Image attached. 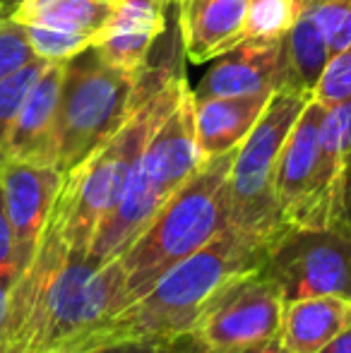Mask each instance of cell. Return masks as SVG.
Returning a JSON list of instances; mask_svg holds the SVG:
<instances>
[{"mask_svg": "<svg viewBox=\"0 0 351 353\" xmlns=\"http://www.w3.org/2000/svg\"><path fill=\"white\" fill-rule=\"evenodd\" d=\"M281 312L284 296L258 267L217 288L192 334L212 353H239L279 336Z\"/></svg>", "mask_w": 351, "mask_h": 353, "instance_id": "8", "label": "cell"}, {"mask_svg": "<svg viewBox=\"0 0 351 353\" xmlns=\"http://www.w3.org/2000/svg\"><path fill=\"white\" fill-rule=\"evenodd\" d=\"M0 353H24V346L19 344V341L5 339V341H0Z\"/></svg>", "mask_w": 351, "mask_h": 353, "instance_id": "27", "label": "cell"}, {"mask_svg": "<svg viewBox=\"0 0 351 353\" xmlns=\"http://www.w3.org/2000/svg\"><path fill=\"white\" fill-rule=\"evenodd\" d=\"M202 166L195 142L192 89L188 87L150 135L121 200L99 223L89 255L99 262L121 255L171 195Z\"/></svg>", "mask_w": 351, "mask_h": 353, "instance_id": "3", "label": "cell"}, {"mask_svg": "<svg viewBox=\"0 0 351 353\" xmlns=\"http://www.w3.org/2000/svg\"><path fill=\"white\" fill-rule=\"evenodd\" d=\"M140 72L106 63L97 48L66 63L56 123V168L68 173L97 152L128 118Z\"/></svg>", "mask_w": 351, "mask_h": 353, "instance_id": "5", "label": "cell"}, {"mask_svg": "<svg viewBox=\"0 0 351 353\" xmlns=\"http://www.w3.org/2000/svg\"><path fill=\"white\" fill-rule=\"evenodd\" d=\"M265 257L267 248L226 226L140 298L123 305L61 353H92L126 341H171L190 334L217 288L236 274L263 267Z\"/></svg>", "mask_w": 351, "mask_h": 353, "instance_id": "1", "label": "cell"}, {"mask_svg": "<svg viewBox=\"0 0 351 353\" xmlns=\"http://www.w3.org/2000/svg\"><path fill=\"white\" fill-rule=\"evenodd\" d=\"M286 84V48L284 39L279 41H258L245 39L231 51L214 58L205 72L195 99L214 97H258L274 94Z\"/></svg>", "mask_w": 351, "mask_h": 353, "instance_id": "10", "label": "cell"}, {"mask_svg": "<svg viewBox=\"0 0 351 353\" xmlns=\"http://www.w3.org/2000/svg\"><path fill=\"white\" fill-rule=\"evenodd\" d=\"M19 272H22V265H19L17 241H14L12 226H10L8 212H5L3 192H0V276L14 281Z\"/></svg>", "mask_w": 351, "mask_h": 353, "instance_id": "21", "label": "cell"}, {"mask_svg": "<svg viewBox=\"0 0 351 353\" xmlns=\"http://www.w3.org/2000/svg\"><path fill=\"white\" fill-rule=\"evenodd\" d=\"M66 173L32 161H0V192L17 241L19 265H29ZM22 274V272H19Z\"/></svg>", "mask_w": 351, "mask_h": 353, "instance_id": "9", "label": "cell"}, {"mask_svg": "<svg viewBox=\"0 0 351 353\" xmlns=\"http://www.w3.org/2000/svg\"><path fill=\"white\" fill-rule=\"evenodd\" d=\"M32 61H37V56L29 46L24 27L10 14H0V79Z\"/></svg>", "mask_w": 351, "mask_h": 353, "instance_id": "19", "label": "cell"}, {"mask_svg": "<svg viewBox=\"0 0 351 353\" xmlns=\"http://www.w3.org/2000/svg\"><path fill=\"white\" fill-rule=\"evenodd\" d=\"M239 353H289V351H286V346L279 341V336H274V339L263 341V344H255V346H248V349H243Z\"/></svg>", "mask_w": 351, "mask_h": 353, "instance_id": "24", "label": "cell"}, {"mask_svg": "<svg viewBox=\"0 0 351 353\" xmlns=\"http://www.w3.org/2000/svg\"><path fill=\"white\" fill-rule=\"evenodd\" d=\"M342 219L351 223V173L344 183V200H342Z\"/></svg>", "mask_w": 351, "mask_h": 353, "instance_id": "26", "label": "cell"}, {"mask_svg": "<svg viewBox=\"0 0 351 353\" xmlns=\"http://www.w3.org/2000/svg\"><path fill=\"white\" fill-rule=\"evenodd\" d=\"M169 341H126V344H111L92 353H164Z\"/></svg>", "mask_w": 351, "mask_h": 353, "instance_id": "22", "label": "cell"}, {"mask_svg": "<svg viewBox=\"0 0 351 353\" xmlns=\"http://www.w3.org/2000/svg\"><path fill=\"white\" fill-rule=\"evenodd\" d=\"M46 65H48V61L37 58V61L27 63L24 68H19V70L10 72L8 77L0 79V144H3L5 135H8L14 116H17L19 108H22L29 89L34 87L39 74L46 70Z\"/></svg>", "mask_w": 351, "mask_h": 353, "instance_id": "18", "label": "cell"}, {"mask_svg": "<svg viewBox=\"0 0 351 353\" xmlns=\"http://www.w3.org/2000/svg\"><path fill=\"white\" fill-rule=\"evenodd\" d=\"M351 325V301L308 296L284 303L279 341L289 353H323Z\"/></svg>", "mask_w": 351, "mask_h": 353, "instance_id": "15", "label": "cell"}, {"mask_svg": "<svg viewBox=\"0 0 351 353\" xmlns=\"http://www.w3.org/2000/svg\"><path fill=\"white\" fill-rule=\"evenodd\" d=\"M10 291H12V281L0 276V341L8 339L10 330Z\"/></svg>", "mask_w": 351, "mask_h": 353, "instance_id": "23", "label": "cell"}, {"mask_svg": "<svg viewBox=\"0 0 351 353\" xmlns=\"http://www.w3.org/2000/svg\"><path fill=\"white\" fill-rule=\"evenodd\" d=\"M234 152L202 161L118 257L126 305L229 226L226 178Z\"/></svg>", "mask_w": 351, "mask_h": 353, "instance_id": "2", "label": "cell"}, {"mask_svg": "<svg viewBox=\"0 0 351 353\" xmlns=\"http://www.w3.org/2000/svg\"><path fill=\"white\" fill-rule=\"evenodd\" d=\"M325 103L310 99L294 123L277 161V202L286 226H320L342 216V202L323 168Z\"/></svg>", "mask_w": 351, "mask_h": 353, "instance_id": "7", "label": "cell"}, {"mask_svg": "<svg viewBox=\"0 0 351 353\" xmlns=\"http://www.w3.org/2000/svg\"><path fill=\"white\" fill-rule=\"evenodd\" d=\"M174 0H116L111 24L97 43L99 56L126 72H140L169 22Z\"/></svg>", "mask_w": 351, "mask_h": 353, "instance_id": "13", "label": "cell"}, {"mask_svg": "<svg viewBox=\"0 0 351 353\" xmlns=\"http://www.w3.org/2000/svg\"><path fill=\"white\" fill-rule=\"evenodd\" d=\"M66 63H48L0 144V161L56 166V123Z\"/></svg>", "mask_w": 351, "mask_h": 353, "instance_id": "11", "label": "cell"}, {"mask_svg": "<svg viewBox=\"0 0 351 353\" xmlns=\"http://www.w3.org/2000/svg\"><path fill=\"white\" fill-rule=\"evenodd\" d=\"M272 94L258 97H192V118H195V142L200 159L224 157L241 147L250 135L255 123L270 103Z\"/></svg>", "mask_w": 351, "mask_h": 353, "instance_id": "14", "label": "cell"}, {"mask_svg": "<svg viewBox=\"0 0 351 353\" xmlns=\"http://www.w3.org/2000/svg\"><path fill=\"white\" fill-rule=\"evenodd\" d=\"M323 353H351V325Z\"/></svg>", "mask_w": 351, "mask_h": 353, "instance_id": "25", "label": "cell"}, {"mask_svg": "<svg viewBox=\"0 0 351 353\" xmlns=\"http://www.w3.org/2000/svg\"><path fill=\"white\" fill-rule=\"evenodd\" d=\"M301 0H248L245 12V39L258 41H279L286 39L294 22L299 19Z\"/></svg>", "mask_w": 351, "mask_h": 353, "instance_id": "17", "label": "cell"}, {"mask_svg": "<svg viewBox=\"0 0 351 353\" xmlns=\"http://www.w3.org/2000/svg\"><path fill=\"white\" fill-rule=\"evenodd\" d=\"M19 0H0V14H10Z\"/></svg>", "mask_w": 351, "mask_h": 353, "instance_id": "28", "label": "cell"}, {"mask_svg": "<svg viewBox=\"0 0 351 353\" xmlns=\"http://www.w3.org/2000/svg\"><path fill=\"white\" fill-rule=\"evenodd\" d=\"M260 270L277 283L284 303L308 296L351 301V223L339 216L320 226H289Z\"/></svg>", "mask_w": 351, "mask_h": 353, "instance_id": "6", "label": "cell"}, {"mask_svg": "<svg viewBox=\"0 0 351 353\" xmlns=\"http://www.w3.org/2000/svg\"><path fill=\"white\" fill-rule=\"evenodd\" d=\"M310 99V94L294 87L277 89L260 121L231 159L226 178L229 226L267 250L289 228L274 188L279 152Z\"/></svg>", "mask_w": 351, "mask_h": 353, "instance_id": "4", "label": "cell"}, {"mask_svg": "<svg viewBox=\"0 0 351 353\" xmlns=\"http://www.w3.org/2000/svg\"><path fill=\"white\" fill-rule=\"evenodd\" d=\"M116 0H19L10 17L22 27L80 37L97 46L111 24Z\"/></svg>", "mask_w": 351, "mask_h": 353, "instance_id": "16", "label": "cell"}, {"mask_svg": "<svg viewBox=\"0 0 351 353\" xmlns=\"http://www.w3.org/2000/svg\"><path fill=\"white\" fill-rule=\"evenodd\" d=\"M183 56L207 63L243 41L248 0H174Z\"/></svg>", "mask_w": 351, "mask_h": 353, "instance_id": "12", "label": "cell"}, {"mask_svg": "<svg viewBox=\"0 0 351 353\" xmlns=\"http://www.w3.org/2000/svg\"><path fill=\"white\" fill-rule=\"evenodd\" d=\"M313 99H318L325 106H334L351 99V48L330 56Z\"/></svg>", "mask_w": 351, "mask_h": 353, "instance_id": "20", "label": "cell"}]
</instances>
